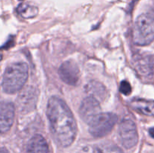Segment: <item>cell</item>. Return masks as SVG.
Listing matches in <instances>:
<instances>
[{"label":"cell","instance_id":"obj_1","mask_svg":"<svg viewBox=\"0 0 154 153\" xmlns=\"http://www.w3.org/2000/svg\"><path fill=\"white\" fill-rule=\"evenodd\" d=\"M47 116L56 142L60 146H69L76 137L77 124L69 106L61 98L54 96L48 100Z\"/></svg>","mask_w":154,"mask_h":153},{"label":"cell","instance_id":"obj_2","mask_svg":"<svg viewBox=\"0 0 154 153\" xmlns=\"http://www.w3.org/2000/svg\"><path fill=\"white\" fill-rule=\"evenodd\" d=\"M28 66L24 62L10 64L5 71L2 80L3 91L13 94L20 91L28 79Z\"/></svg>","mask_w":154,"mask_h":153},{"label":"cell","instance_id":"obj_3","mask_svg":"<svg viewBox=\"0 0 154 153\" xmlns=\"http://www.w3.org/2000/svg\"><path fill=\"white\" fill-rule=\"evenodd\" d=\"M133 40L135 44L147 46L154 40V17L149 14L138 16L133 28Z\"/></svg>","mask_w":154,"mask_h":153},{"label":"cell","instance_id":"obj_4","mask_svg":"<svg viewBox=\"0 0 154 153\" xmlns=\"http://www.w3.org/2000/svg\"><path fill=\"white\" fill-rule=\"evenodd\" d=\"M118 120L116 114L112 112H100L89 124V131L95 137H102L111 131Z\"/></svg>","mask_w":154,"mask_h":153},{"label":"cell","instance_id":"obj_5","mask_svg":"<svg viewBox=\"0 0 154 153\" xmlns=\"http://www.w3.org/2000/svg\"><path fill=\"white\" fill-rule=\"evenodd\" d=\"M119 136L122 145L126 148L135 146L138 140L136 125L132 119L122 120L119 126Z\"/></svg>","mask_w":154,"mask_h":153},{"label":"cell","instance_id":"obj_6","mask_svg":"<svg viewBox=\"0 0 154 153\" xmlns=\"http://www.w3.org/2000/svg\"><path fill=\"white\" fill-rule=\"evenodd\" d=\"M59 75L62 80L70 86H76L80 80V69L73 60L63 62L59 68Z\"/></svg>","mask_w":154,"mask_h":153},{"label":"cell","instance_id":"obj_7","mask_svg":"<svg viewBox=\"0 0 154 153\" xmlns=\"http://www.w3.org/2000/svg\"><path fill=\"white\" fill-rule=\"evenodd\" d=\"M101 112L99 100L92 96H88L83 100L80 106L79 114L85 122L89 123Z\"/></svg>","mask_w":154,"mask_h":153},{"label":"cell","instance_id":"obj_8","mask_svg":"<svg viewBox=\"0 0 154 153\" xmlns=\"http://www.w3.org/2000/svg\"><path fill=\"white\" fill-rule=\"evenodd\" d=\"M15 106L13 103L2 101L0 103V134L8 131L13 124Z\"/></svg>","mask_w":154,"mask_h":153},{"label":"cell","instance_id":"obj_9","mask_svg":"<svg viewBox=\"0 0 154 153\" xmlns=\"http://www.w3.org/2000/svg\"><path fill=\"white\" fill-rule=\"evenodd\" d=\"M38 94L35 89L32 87H28L20 95V107L22 110H29L35 106Z\"/></svg>","mask_w":154,"mask_h":153},{"label":"cell","instance_id":"obj_10","mask_svg":"<svg viewBox=\"0 0 154 153\" xmlns=\"http://www.w3.org/2000/svg\"><path fill=\"white\" fill-rule=\"evenodd\" d=\"M28 153H51L46 140L40 134H36L31 138L27 148Z\"/></svg>","mask_w":154,"mask_h":153},{"label":"cell","instance_id":"obj_11","mask_svg":"<svg viewBox=\"0 0 154 153\" xmlns=\"http://www.w3.org/2000/svg\"><path fill=\"white\" fill-rule=\"evenodd\" d=\"M85 88L86 92L90 94V96L95 98L97 100H103L106 96V88L103 84L98 81H90L86 86Z\"/></svg>","mask_w":154,"mask_h":153},{"label":"cell","instance_id":"obj_12","mask_svg":"<svg viewBox=\"0 0 154 153\" xmlns=\"http://www.w3.org/2000/svg\"><path fill=\"white\" fill-rule=\"evenodd\" d=\"M131 105L135 110L144 115L154 116V100L135 99L131 102Z\"/></svg>","mask_w":154,"mask_h":153},{"label":"cell","instance_id":"obj_13","mask_svg":"<svg viewBox=\"0 0 154 153\" xmlns=\"http://www.w3.org/2000/svg\"><path fill=\"white\" fill-rule=\"evenodd\" d=\"M17 12L24 19H29L35 17L38 14V9L36 6L32 4L28 3H21L17 8Z\"/></svg>","mask_w":154,"mask_h":153},{"label":"cell","instance_id":"obj_14","mask_svg":"<svg viewBox=\"0 0 154 153\" xmlns=\"http://www.w3.org/2000/svg\"><path fill=\"white\" fill-rule=\"evenodd\" d=\"M96 153H123V151L117 146L111 145L105 147L102 149L96 150Z\"/></svg>","mask_w":154,"mask_h":153},{"label":"cell","instance_id":"obj_15","mask_svg":"<svg viewBox=\"0 0 154 153\" xmlns=\"http://www.w3.org/2000/svg\"><path fill=\"white\" fill-rule=\"evenodd\" d=\"M120 92L123 93L125 95H129L132 92V87H131L130 84L127 82V81H122L120 86Z\"/></svg>","mask_w":154,"mask_h":153},{"label":"cell","instance_id":"obj_16","mask_svg":"<svg viewBox=\"0 0 154 153\" xmlns=\"http://www.w3.org/2000/svg\"><path fill=\"white\" fill-rule=\"evenodd\" d=\"M149 134H150V136L154 139V127L149 129Z\"/></svg>","mask_w":154,"mask_h":153},{"label":"cell","instance_id":"obj_17","mask_svg":"<svg viewBox=\"0 0 154 153\" xmlns=\"http://www.w3.org/2000/svg\"><path fill=\"white\" fill-rule=\"evenodd\" d=\"M0 153H9L5 148H0Z\"/></svg>","mask_w":154,"mask_h":153},{"label":"cell","instance_id":"obj_18","mask_svg":"<svg viewBox=\"0 0 154 153\" xmlns=\"http://www.w3.org/2000/svg\"><path fill=\"white\" fill-rule=\"evenodd\" d=\"M1 59H2V56L0 55V60H1Z\"/></svg>","mask_w":154,"mask_h":153},{"label":"cell","instance_id":"obj_19","mask_svg":"<svg viewBox=\"0 0 154 153\" xmlns=\"http://www.w3.org/2000/svg\"><path fill=\"white\" fill-rule=\"evenodd\" d=\"M20 1H23V0H20Z\"/></svg>","mask_w":154,"mask_h":153}]
</instances>
